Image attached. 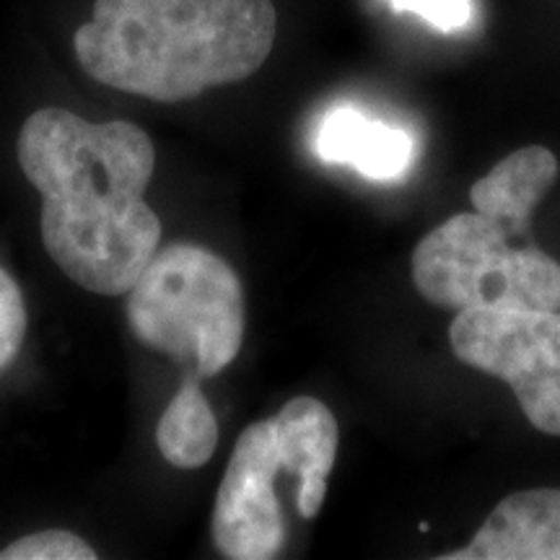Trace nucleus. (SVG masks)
<instances>
[{
	"mask_svg": "<svg viewBox=\"0 0 560 560\" xmlns=\"http://www.w3.org/2000/svg\"><path fill=\"white\" fill-rule=\"evenodd\" d=\"M340 429L317 397H296L276 416L247 425L236 439L215 495V548L231 560H270L283 550L289 527L276 493L278 472L296 478V511L312 522L327 499Z\"/></svg>",
	"mask_w": 560,
	"mask_h": 560,
	"instance_id": "3",
	"label": "nucleus"
},
{
	"mask_svg": "<svg viewBox=\"0 0 560 560\" xmlns=\"http://www.w3.org/2000/svg\"><path fill=\"white\" fill-rule=\"evenodd\" d=\"M130 330L145 348L210 380L229 369L244 342V289L234 268L198 244L159 249L128 291Z\"/></svg>",
	"mask_w": 560,
	"mask_h": 560,
	"instance_id": "4",
	"label": "nucleus"
},
{
	"mask_svg": "<svg viewBox=\"0 0 560 560\" xmlns=\"http://www.w3.org/2000/svg\"><path fill=\"white\" fill-rule=\"evenodd\" d=\"M26 335V306L19 283L0 268V374L16 361Z\"/></svg>",
	"mask_w": 560,
	"mask_h": 560,
	"instance_id": "12",
	"label": "nucleus"
},
{
	"mask_svg": "<svg viewBox=\"0 0 560 560\" xmlns=\"http://www.w3.org/2000/svg\"><path fill=\"white\" fill-rule=\"evenodd\" d=\"M0 560H96V550L68 529H45L0 550Z\"/></svg>",
	"mask_w": 560,
	"mask_h": 560,
	"instance_id": "11",
	"label": "nucleus"
},
{
	"mask_svg": "<svg viewBox=\"0 0 560 560\" xmlns=\"http://www.w3.org/2000/svg\"><path fill=\"white\" fill-rule=\"evenodd\" d=\"M276 30L270 0H94L73 47L94 81L172 104L257 73Z\"/></svg>",
	"mask_w": 560,
	"mask_h": 560,
	"instance_id": "2",
	"label": "nucleus"
},
{
	"mask_svg": "<svg viewBox=\"0 0 560 560\" xmlns=\"http://www.w3.org/2000/svg\"><path fill=\"white\" fill-rule=\"evenodd\" d=\"M16 153L45 198L39 229L55 265L91 293H128L161 244V221L143 200L156 170L149 132L47 107L26 117Z\"/></svg>",
	"mask_w": 560,
	"mask_h": 560,
	"instance_id": "1",
	"label": "nucleus"
},
{
	"mask_svg": "<svg viewBox=\"0 0 560 560\" xmlns=\"http://www.w3.org/2000/svg\"><path fill=\"white\" fill-rule=\"evenodd\" d=\"M400 13H416L441 32H462L472 24V0H389Z\"/></svg>",
	"mask_w": 560,
	"mask_h": 560,
	"instance_id": "13",
	"label": "nucleus"
},
{
	"mask_svg": "<svg viewBox=\"0 0 560 560\" xmlns=\"http://www.w3.org/2000/svg\"><path fill=\"white\" fill-rule=\"evenodd\" d=\"M560 177L558 156L545 145L509 153L470 187L472 208L499 221L511 236L527 240L535 208Z\"/></svg>",
	"mask_w": 560,
	"mask_h": 560,
	"instance_id": "8",
	"label": "nucleus"
},
{
	"mask_svg": "<svg viewBox=\"0 0 560 560\" xmlns=\"http://www.w3.org/2000/svg\"><path fill=\"white\" fill-rule=\"evenodd\" d=\"M317 153L330 164H348L366 179H400L416 156L410 132L382 120H371L361 109L340 107L325 117L317 132Z\"/></svg>",
	"mask_w": 560,
	"mask_h": 560,
	"instance_id": "9",
	"label": "nucleus"
},
{
	"mask_svg": "<svg viewBox=\"0 0 560 560\" xmlns=\"http://www.w3.org/2000/svg\"><path fill=\"white\" fill-rule=\"evenodd\" d=\"M441 560H560V488L506 495L470 545Z\"/></svg>",
	"mask_w": 560,
	"mask_h": 560,
	"instance_id": "7",
	"label": "nucleus"
},
{
	"mask_svg": "<svg viewBox=\"0 0 560 560\" xmlns=\"http://www.w3.org/2000/svg\"><path fill=\"white\" fill-rule=\"evenodd\" d=\"M161 457L182 470H198L219 446V420L202 395L198 380H185L159 420Z\"/></svg>",
	"mask_w": 560,
	"mask_h": 560,
	"instance_id": "10",
	"label": "nucleus"
},
{
	"mask_svg": "<svg viewBox=\"0 0 560 560\" xmlns=\"http://www.w3.org/2000/svg\"><path fill=\"white\" fill-rule=\"evenodd\" d=\"M450 346L459 363L506 382L537 431L560 436V310H462Z\"/></svg>",
	"mask_w": 560,
	"mask_h": 560,
	"instance_id": "6",
	"label": "nucleus"
},
{
	"mask_svg": "<svg viewBox=\"0 0 560 560\" xmlns=\"http://www.w3.org/2000/svg\"><path fill=\"white\" fill-rule=\"evenodd\" d=\"M412 283L441 310H560V262L527 242L511 244L499 221L457 213L412 252Z\"/></svg>",
	"mask_w": 560,
	"mask_h": 560,
	"instance_id": "5",
	"label": "nucleus"
}]
</instances>
